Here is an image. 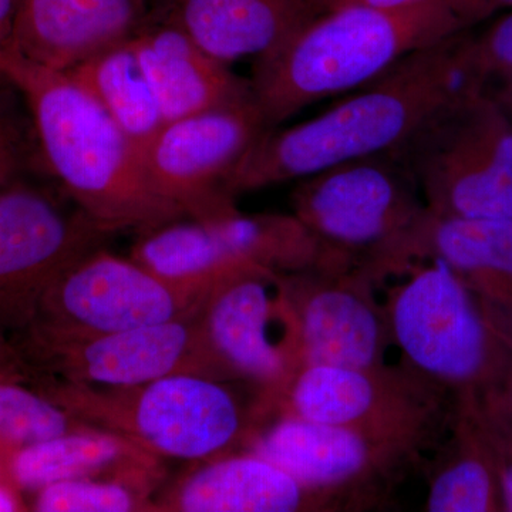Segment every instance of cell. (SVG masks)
Returning a JSON list of instances; mask_svg holds the SVG:
<instances>
[{"label": "cell", "instance_id": "obj_34", "mask_svg": "<svg viewBox=\"0 0 512 512\" xmlns=\"http://www.w3.org/2000/svg\"><path fill=\"white\" fill-rule=\"evenodd\" d=\"M20 488L9 476H0V512L22 511Z\"/></svg>", "mask_w": 512, "mask_h": 512}, {"label": "cell", "instance_id": "obj_17", "mask_svg": "<svg viewBox=\"0 0 512 512\" xmlns=\"http://www.w3.org/2000/svg\"><path fill=\"white\" fill-rule=\"evenodd\" d=\"M147 20V0H18L12 49L47 69L69 72L127 42Z\"/></svg>", "mask_w": 512, "mask_h": 512}, {"label": "cell", "instance_id": "obj_8", "mask_svg": "<svg viewBox=\"0 0 512 512\" xmlns=\"http://www.w3.org/2000/svg\"><path fill=\"white\" fill-rule=\"evenodd\" d=\"M241 450L264 457L333 511L379 507L426 451L348 427L302 419L282 410H261Z\"/></svg>", "mask_w": 512, "mask_h": 512}, {"label": "cell", "instance_id": "obj_11", "mask_svg": "<svg viewBox=\"0 0 512 512\" xmlns=\"http://www.w3.org/2000/svg\"><path fill=\"white\" fill-rule=\"evenodd\" d=\"M202 329L228 383L248 384L272 402L301 366L299 335L284 278L249 266L205 296Z\"/></svg>", "mask_w": 512, "mask_h": 512}, {"label": "cell", "instance_id": "obj_22", "mask_svg": "<svg viewBox=\"0 0 512 512\" xmlns=\"http://www.w3.org/2000/svg\"><path fill=\"white\" fill-rule=\"evenodd\" d=\"M161 460L120 434L87 427L16 447L8 473L20 490L37 491L62 481L161 468Z\"/></svg>", "mask_w": 512, "mask_h": 512}, {"label": "cell", "instance_id": "obj_20", "mask_svg": "<svg viewBox=\"0 0 512 512\" xmlns=\"http://www.w3.org/2000/svg\"><path fill=\"white\" fill-rule=\"evenodd\" d=\"M316 16L301 0H168L158 19L229 64L271 52Z\"/></svg>", "mask_w": 512, "mask_h": 512}, {"label": "cell", "instance_id": "obj_3", "mask_svg": "<svg viewBox=\"0 0 512 512\" xmlns=\"http://www.w3.org/2000/svg\"><path fill=\"white\" fill-rule=\"evenodd\" d=\"M467 32L443 0L400 9H329L255 59L249 86L266 128L375 82L407 56Z\"/></svg>", "mask_w": 512, "mask_h": 512}, {"label": "cell", "instance_id": "obj_18", "mask_svg": "<svg viewBox=\"0 0 512 512\" xmlns=\"http://www.w3.org/2000/svg\"><path fill=\"white\" fill-rule=\"evenodd\" d=\"M156 507L160 512H333L328 501L282 468L245 450L195 463Z\"/></svg>", "mask_w": 512, "mask_h": 512}, {"label": "cell", "instance_id": "obj_6", "mask_svg": "<svg viewBox=\"0 0 512 512\" xmlns=\"http://www.w3.org/2000/svg\"><path fill=\"white\" fill-rule=\"evenodd\" d=\"M291 205L330 266L366 269L379 286L427 210L412 171L396 153L348 161L296 181Z\"/></svg>", "mask_w": 512, "mask_h": 512}, {"label": "cell", "instance_id": "obj_30", "mask_svg": "<svg viewBox=\"0 0 512 512\" xmlns=\"http://www.w3.org/2000/svg\"><path fill=\"white\" fill-rule=\"evenodd\" d=\"M485 431L493 448L504 512H512V419L481 400Z\"/></svg>", "mask_w": 512, "mask_h": 512}, {"label": "cell", "instance_id": "obj_33", "mask_svg": "<svg viewBox=\"0 0 512 512\" xmlns=\"http://www.w3.org/2000/svg\"><path fill=\"white\" fill-rule=\"evenodd\" d=\"M484 403L490 404L495 409L500 410L512 419V363L505 375L503 383L500 384L494 393L483 399Z\"/></svg>", "mask_w": 512, "mask_h": 512}, {"label": "cell", "instance_id": "obj_2", "mask_svg": "<svg viewBox=\"0 0 512 512\" xmlns=\"http://www.w3.org/2000/svg\"><path fill=\"white\" fill-rule=\"evenodd\" d=\"M0 70L28 100L47 174L101 228L143 234L185 218L154 190L126 134L69 74L13 49L0 56Z\"/></svg>", "mask_w": 512, "mask_h": 512}, {"label": "cell", "instance_id": "obj_28", "mask_svg": "<svg viewBox=\"0 0 512 512\" xmlns=\"http://www.w3.org/2000/svg\"><path fill=\"white\" fill-rule=\"evenodd\" d=\"M36 174L49 175L32 111L18 84L0 70V188Z\"/></svg>", "mask_w": 512, "mask_h": 512}, {"label": "cell", "instance_id": "obj_24", "mask_svg": "<svg viewBox=\"0 0 512 512\" xmlns=\"http://www.w3.org/2000/svg\"><path fill=\"white\" fill-rule=\"evenodd\" d=\"M119 126L138 154L165 121L130 39L66 72Z\"/></svg>", "mask_w": 512, "mask_h": 512}, {"label": "cell", "instance_id": "obj_19", "mask_svg": "<svg viewBox=\"0 0 512 512\" xmlns=\"http://www.w3.org/2000/svg\"><path fill=\"white\" fill-rule=\"evenodd\" d=\"M130 43L165 123L252 97L249 80L171 23L148 19Z\"/></svg>", "mask_w": 512, "mask_h": 512}, {"label": "cell", "instance_id": "obj_31", "mask_svg": "<svg viewBox=\"0 0 512 512\" xmlns=\"http://www.w3.org/2000/svg\"><path fill=\"white\" fill-rule=\"evenodd\" d=\"M467 30L495 13L512 9V0H443Z\"/></svg>", "mask_w": 512, "mask_h": 512}, {"label": "cell", "instance_id": "obj_35", "mask_svg": "<svg viewBox=\"0 0 512 512\" xmlns=\"http://www.w3.org/2000/svg\"><path fill=\"white\" fill-rule=\"evenodd\" d=\"M424 2H429V0H332V2H330L329 9L349 5L370 6V8L380 9H400L420 5V3Z\"/></svg>", "mask_w": 512, "mask_h": 512}, {"label": "cell", "instance_id": "obj_38", "mask_svg": "<svg viewBox=\"0 0 512 512\" xmlns=\"http://www.w3.org/2000/svg\"><path fill=\"white\" fill-rule=\"evenodd\" d=\"M16 447L18 446H13V444L8 443V441L0 440V476H9V458L12 456L13 450H15Z\"/></svg>", "mask_w": 512, "mask_h": 512}, {"label": "cell", "instance_id": "obj_15", "mask_svg": "<svg viewBox=\"0 0 512 512\" xmlns=\"http://www.w3.org/2000/svg\"><path fill=\"white\" fill-rule=\"evenodd\" d=\"M282 278L298 325L301 366L387 363L392 340L380 286L366 269L316 266Z\"/></svg>", "mask_w": 512, "mask_h": 512}, {"label": "cell", "instance_id": "obj_10", "mask_svg": "<svg viewBox=\"0 0 512 512\" xmlns=\"http://www.w3.org/2000/svg\"><path fill=\"white\" fill-rule=\"evenodd\" d=\"M110 235L60 185L28 177L0 188V335L28 332L50 286Z\"/></svg>", "mask_w": 512, "mask_h": 512}, {"label": "cell", "instance_id": "obj_27", "mask_svg": "<svg viewBox=\"0 0 512 512\" xmlns=\"http://www.w3.org/2000/svg\"><path fill=\"white\" fill-rule=\"evenodd\" d=\"M46 394L35 393L19 382H0V440L13 446H28L62 434L87 429Z\"/></svg>", "mask_w": 512, "mask_h": 512}, {"label": "cell", "instance_id": "obj_21", "mask_svg": "<svg viewBox=\"0 0 512 512\" xmlns=\"http://www.w3.org/2000/svg\"><path fill=\"white\" fill-rule=\"evenodd\" d=\"M421 468L427 512H504L493 448L485 431L481 399H454L450 423Z\"/></svg>", "mask_w": 512, "mask_h": 512}, {"label": "cell", "instance_id": "obj_26", "mask_svg": "<svg viewBox=\"0 0 512 512\" xmlns=\"http://www.w3.org/2000/svg\"><path fill=\"white\" fill-rule=\"evenodd\" d=\"M165 468L131 471L46 485L36 491L33 510L40 512H151Z\"/></svg>", "mask_w": 512, "mask_h": 512}, {"label": "cell", "instance_id": "obj_16", "mask_svg": "<svg viewBox=\"0 0 512 512\" xmlns=\"http://www.w3.org/2000/svg\"><path fill=\"white\" fill-rule=\"evenodd\" d=\"M417 259H439L512 338V220L441 217L429 210L397 249L387 279Z\"/></svg>", "mask_w": 512, "mask_h": 512}, {"label": "cell", "instance_id": "obj_1", "mask_svg": "<svg viewBox=\"0 0 512 512\" xmlns=\"http://www.w3.org/2000/svg\"><path fill=\"white\" fill-rule=\"evenodd\" d=\"M467 32L407 56L363 92L311 120L266 128L229 177L232 197L359 158L399 153L458 100L483 89L464 59Z\"/></svg>", "mask_w": 512, "mask_h": 512}, {"label": "cell", "instance_id": "obj_36", "mask_svg": "<svg viewBox=\"0 0 512 512\" xmlns=\"http://www.w3.org/2000/svg\"><path fill=\"white\" fill-rule=\"evenodd\" d=\"M23 379V369L18 363V357L0 348V382H20Z\"/></svg>", "mask_w": 512, "mask_h": 512}, {"label": "cell", "instance_id": "obj_14", "mask_svg": "<svg viewBox=\"0 0 512 512\" xmlns=\"http://www.w3.org/2000/svg\"><path fill=\"white\" fill-rule=\"evenodd\" d=\"M26 349L49 379L62 382L124 387L173 375L227 382L198 313L158 325L82 338H53L29 332Z\"/></svg>", "mask_w": 512, "mask_h": 512}, {"label": "cell", "instance_id": "obj_23", "mask_svg": "<svg viewBox=\"0 0 512 512\" xmlns=\"http://www.w3.org/2000/svg\"><path fill=\"white\" fill-rule=\"evenodd\" d=\"M184 220L140 234L130 258L164 281L201 298L227 276L256 266L232 254L210 222Z\"/></svg>", "mask_w": 512, "mask_h": 512}, {"label": "cell", "instance_id": "obj_32", "mask_svg": "<svg viewBox=\"0 0 512 512\" xmlns=\"http://www.w3.org/2000/svg\"><path fill=\"white\" fill-rule=\"evenodd\" d=\"M16 3L18 0H0V56L12 49Z\"/></svg>", "mask_w": 512, "mask_h": 512}, {"label": "cell", "instance_id": "obj_5", "mask_svg": "<svg viewBox=\"0 0 512 512\" xmlns=\"http://www.w3.org/2000/svg\"><path fill=\"white\" fill-rule=\"evenodd\" d=\"M232 383L173 375L124 387H99L47 377L46 394L97 429L113 431L160 458L201 461L241 450L255 421Z\"/></svg>", "mask_w": 512, "mask_h": 512}, {"label": "cell", "instance_id": "obj_9", "mask_svg": "<svg viewBox=\"0 0 512 512\" xmlns=\"http://www.w3.org/2000/svg\"><path fill=\"white\" fill-rule=\"evenodd\" d=\"M454 400L400 365L299 366L269 407L431 453Z\"/></svg>", "mask_w": 512, "mask_h": 512}, {"label": "cell", "instance_id": "obj_4", "mask_svg": "<svg viewBox=\"0 0 512 512\" xmlns=\"http://www.w3.org/2000/svg\"><path fill=\"white\" fill-rule=\"evenodd\" d=\"M384 284L383 308L399 365L451 399H485L512 363V338L439 259L409 262Z\"/></svg>", "mask_w": 512, "mask_h": 512}, {"label": "cell", "instance_id": "obj_12", "mask_svg": "<svg viewBox=\"0 0 512 512\" xmlns=\"http://www.w3.org/2000/svg\"><path fill=\"white\" fill-rule=\"evenodd\" d=\"M204 299L103 247L56 279L28 333L82 338L158 325L194 316Z\"/></svg>", "mask_w": 512, "mask_h": 512}, {"label": "cell", "instance_id": "obj_39", "mask_svg": "<svg viewBox=\"0 0 512 512\" xmlns=\"http://www.w3.org/2000/svg\"><path fill=\"white\" fill-rule=\"evenodd\" d=\"M302 3H305L306 6L315 10L316 13H323L326 10H329V5L332 0H301Z\"/></svg>", "mask_w": 512, "mask_h": 512}, {"label": "cell", "instance_id": "obj_29", "mask_svg": "<svg viewBox=\"0 0 512 512\" xmlns=\"http://www.w3.org/2000/svg\"><path fill=\"white\" fill-rule=\"evenodd\" d=\"M464 57L478 86H488L512 74V9L490 28L464 37Z\"/></svg>", "mask_w": 512, "mask_h": 512}, {"label": "cell", "instance_id": "obj_37", "mask_svg": "<svg viewBox=\"0 0 512 512\" xmlns=\"http://www.w3.org/2000/svg\"><path fill=\"white\" fill-rule=\"evenodd\" d=\"M487 90H490L495 99L500 101L501 106L504 107L512 120V74L497 80V82L488 86Z\"/></svg>", "mask_w": 512, "mask_h": 512}, {"label": "cell", "instance_id": "obj_25", "mask_svg": "<svg viewBox=\"0 0 512 512\" xmlns=\"http://www.w3.org/2000/svg\"><path fill=\"white\" fill-rule=\"evenodd\" d=\"M207 222L237 258L276 274L329 266L319 242L292 212L244 214L238 210Z\"/></svg>", "mask_w": 512, "mask_h": 512}, {"label": "cell", "instance_id": "obj_13", "mask_svg": "<svg viewBox=\"0 0 512 512\" xmlns=\"http://www.w3.org/2000/svg\"><path fill=\"white\" fill-rule=\"evenodd\" d=\"M266 130L254 99L168 121L140 151L158 194L185 218L215 220L238 211L228 180Z\"/></svg>", "mask_w": 512, "mask_h": 512}, {"label": "cell", "instance_id": "obj_7", "mask_svg": "<svg viewBox=\"0 0 512 512\" xmlns=\"http://www.w3.org/2000/svg\"><path fill=\"white\" fill-rule=\"evenodd\" d=\"M396 154L433 214L512 220V120L490 90L466 94Z\"/></svg>", "mask_w": 512, "mask_h": 512}]
</instances>
